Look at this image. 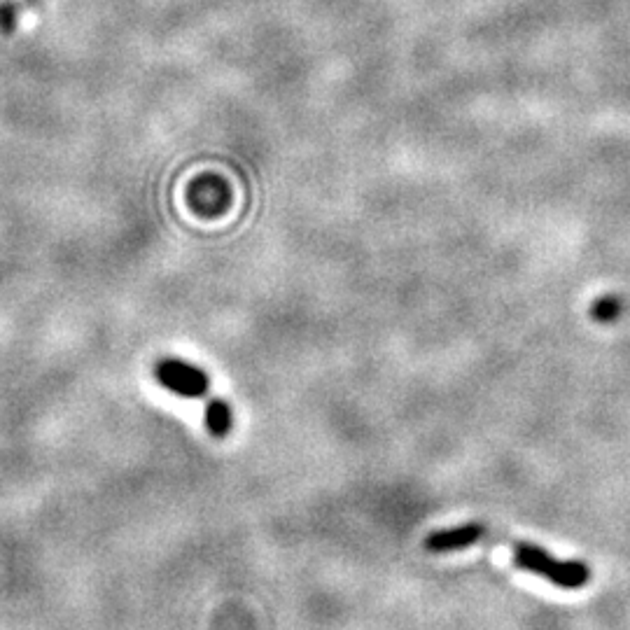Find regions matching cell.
<instances>
[{"mask_svg": "<svg viewBox=\"0 0 630 630\" xmlns=\"http://www.w3.org/2000/svg\"><path fill=\"white\" fill-rule=\"evenodd\" d=\"M514 563L525 572L549 579L553 586L565 588V591L584 588L591 579V570L586 563H581V560H556L535 544H516Z\"/></svg>", "mask_w": 630, "mask_h": 630, "instance_id": "obj_1", "label": "cell"}, {"mask_svg": "<svg viewBox=\"0 0 630 630\" xmlns=\"http://www.w3.org/2000/svg\"><path fill=\"white\" fill-rule=\"evenodd\" d=\"M157 381L180 397H203L210 388V378L203 369L178 357H166L154 369Z\"/></svg>", "mask_w": 630, "mask_h": 630, "instance_id": "obj_2", "label": "cell"}, {"mask_svg": "<svg viewBox=\"0 0 630 630\" xmlns=\"http://www.w3.org/2000/svg\"><path fill=\"white\" fill-rule=\"evenodd\" d=\"M483 532L486 530H483V525L479 523H467V525H458V528L437 530L425 539V549H430L432 553L465 549V546H472L479 542V539L483 537Z\"/></svg>", "mask_w": 630, "mask_h": 630, "instance_id": "obj_3", "label": "cell"}, {"mask_svg": "<svg viewBox=\"0 0 630 630\" xmlns=\"http://www.w3.org/2000/svg\"><path fill=\"white\" fill-rule=\"evenodd\" d=\"M203 420H206L208 432L213 437H227L231 425H234V413H231V406L224 399H210L206 411H203Z\"/></svg>", "mask_w": 630, "mask_h": 630, "instance_id": "obj_4", "label": "cell"}, {"mask_svg": "<svg viewBox=\"0 0 630 630\" xmlns=\"http://www.w3.org/2000/svg\"><path fill=\"white\" fill-rule=\"evenodd\" d=\"M621 313H623V301L619 297H614V294H607V297L595 299L593 306H591L593 320H598V322H612V320L619 318Z\"/></svg>", "mask_w": 630, "mask_h": 630, "instance_id": "obj_5", "label": "cell"}, {"mask_svg": "<svg viewBox=\"0 0 630 630\" xmlns=\"http://www.w3.org/2000/svg\"><path fill=\"white\" fill-rule=\"evenodd\" d=\"M14 26H17V7L12 3L0 5V31L12 33Z\"/></svg>", "mask_w": 630, "mask_h": 630, "instance_id": "obj_6", "label": "cell"}]
</instances>
